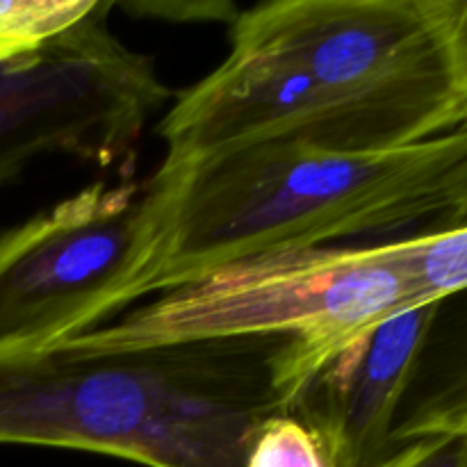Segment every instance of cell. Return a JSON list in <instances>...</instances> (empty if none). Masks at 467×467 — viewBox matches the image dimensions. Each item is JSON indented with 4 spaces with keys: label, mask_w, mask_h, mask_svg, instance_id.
<instances>
[{
    "label": "cell",
    "mask_w": 467,
    "mask_h": 467,
    "mask_svg": "<svg viewBox=\"0 0 467 467\" xmlns=\"http://www.w3.org/2000/svg\"><path fill=\"white\" fill-rule=\"evenodd\" d=\"M149 181L158 233L137 299L249 255L420 222L433 231L467 223V126L349 153L263 146L192 167L160 164Z\"/></svg>",
    "instance_id": "1"
},
{
    "label": "cell",
    "mask_w": 467,
    "mask_h": 467,
    "mask_svg": "<svg viewBox=\"0 0 467 467\" xmlns=\"http://www.w3.org/2000/svg\"><path fill=\"white\" fill-rule=\"evenodd\" d=\"M283 345L0 356V445L96 451L146 467H244L251 433L283 410L274 390Z\"/></svg>",
    "instance_id": "2"
},
{
    "label": "cell",
    "mask_w": 467,
    "mask_h": 467,
    "mask_svg": "<svg viewBox=\"0 0 467 467\" xmlns=\"http://www.w3.org/2000/svg\"><path fill=\"white\" fill-rule=\"evenodd\" d=\"M422 306L409 237L368 246H313L219 265L121 319L59 342L48 354L109 358L182 347L285 340L274 358L283 410L347 345Z\"/></svg>",
    "instance_id": "3"
},
{
    "label": "cell",
    "mask_w": 467,
    "mask_h": 467,
    "mask_svg": "<svg viewBox=\"0 0 467 467\" xmlns=\"http://www.w3.org/2000/svg\"><path fill=\"white\" fill-rule=\"evenodd\" d=\"M155 233L150 181L94 182L0 233V356H44L135 304Z\"/></svg>",
    "instance_id": "4"
},
{
    "label": "cell",
    "mask_w": 467,
    "mask_h": 467,
    "mask_svg": "<svg viewBox=\"0 0 467 467\" xmlns=\"http://www.w3.org/2000/svg\"><path fill=\"white\" fill-rule=\"evenodd\" d=\"M233 32L299 64L369 149L442 135L447 78L420 0H278Z\"/></svg>",
    "instance_id": "5"
},
{
    "label": "cell",
    "mask_w": 467,
    "mask_h": 467,
    "mask_svg": "<svg viewBox=\"0 0 467 467\" xmlns=\"http://www.w3.org/2000/svg\"><path fill=\"white\" fill-rule=\"evenodd\" d=\"M112 3L57 39L0 53V187L39 158L123 162L169 89L144 55L109 30Z\"/></svg>",
    "instance_id": "6"
},
{
    "label": "cell",
    "mask_w": 467,
    "mask_h": 467,
    "mask_svg": "<svg viewBox=\"0 0 467 467\" xmlns=\"http://www.w3.org/2000/svg\"><path fill=\"white\" fill-rule=\"evenodd\" d=\"M167 167L213 162L263 146L374 150L313 78L281 50L233 32L228 57L160 121Z\"/></svg>",
    "instance_id": "7"
},
{
    "label": "cell",
    "mask_w": 467,
    "mask_h": 467,
    "mask_svg": "<svg viewBox=\"0 0 467 467\" xmlns=\"http://www.w3.org/2000/svg\"><path fill=\"white\" fill-rule=\"evenodd\" d=\"M442 301L401 310L347 345L287 413L304 420L333 467H372L392 450L397 410Z\"/></svg>",
    "instance_id": "8"
},
{
    "label": "cell",
    "mask_w": 467,
    "mask_h": 467,
    "mask_svg": "<svg viewBox=\"0 0 467 467\" xmlns=\"http://www.w3.org/2000/svg\"><path fill=\"white\" fill-rule=\"evenodd\" d=\"M409 258L420 304L467 292V223L415 233L409 237Z\"/></svg>",
    "instance_id": "9"
},
{
    "label": "cell",
    "mask_w": 467,
    "mask_h": 467,
    "mask_svg": "<svg viewBox=\"0 0 467 467\" xmlns=\"http://www.w3.org/2000/svg\"><path fill=\"white\" fill-rule=\"evenodd\" d=\"M447 78L442 130L467 126V0H420Z\"/></svg>",
    "instance_id": "10"
},
{
    "label": "cell",
    "mask_w": 467,
    "mask_h": 467,
    "mask_svg": "<svg viewBox=\"0 0 467 467\" xmlns=\"http://www.w3.org/2000/svg\"><path fill=\"white\" fill-rule=\"evenodd\" d=\"M99 7V0H0V48L32 50L57 39Z\"/></svg>",
    "instance_id": "11"
},
{
    "label": "cell",
    "mask_w": 467,
    "mask_h": 467,
    "mask_svg": "<svg viewBox=\"0 0 467 467\" xmlns=\"http://www.w3.org/2000/svg\"><path fill=\"white\" fill-rule=\"evenodd\" d=\"M244 467H333L322 438L287 410L267 415L251 433Z\"/></svg>",
    "instance_id": "12"
},
{
    "label": "cell",
    "mask_w": 467,
    "mask_h": 467,
    "mask_svg": "<svg viewBox=\"0 0 467 467\" xmlns=\"http://www.w3.org/2000/svg\"><path fill=\"white\" fill-rule=\"evenodd\" d=\"M372 467H467V438H420L397 442Z\"/></svg>",
    "instance_id": "13"
},
{
    "label": "cell",
    "mask_w": 467,
    "mask_h": 467,
    "mask_svg": "<svg viewBox=\"0 0 467 467\" xmlns=\"http://www.w3.org/2000/svg\"><path fill=\"white\" fill-rule=\"evenodd\" d=\"M0 53H9V50H3V48H0Z\"/></svg>",
    "instance_id": "14"
}]
</instances>
